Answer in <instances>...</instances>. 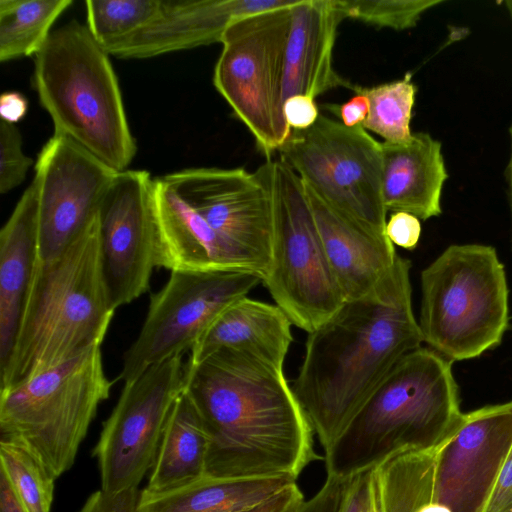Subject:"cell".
Instances as JSON below:
<instances>
[{
  "label": "cell",
  "instance_id": "obj_1",
  "mask_svg": "<svg viewBox=\"0 0 512 512\" xmlns=\"http://www.w3.org/2000/svg\"><path fill=\"white\" fill-rule=\"evenodd\" d=\"M184 392L208 433L207 476L296 481L319 459L314 431L283 368L222 349L185 364Z\"/></svg>",
  "mask_w": 512,
  "mask_h": 512
},
{
  "label": "cell",
  "instance_id": "obj_2",
  "mask_svg": "<svg viewBox=\"0 0 512 512\" xmlns=\"http://www.w3.org/2000/svg\"><path fill=\"white\" fill-rule=\"evenodd\" d=\"M411 262L397 255L367 295L308 333L292 390L326 451L368 397L423 338L412 309Z\"/></svg>",
  "mask_w": 512,
  "mask_h": 512
},
{
  "label": "cell",
  "instance_id": "obj_3",
  "mask_svg": "<svg viewBox=\"0 0 512 512\" xmlns=\"http://www.w3.org/2000/svg\"><path fill=\"white\" fill-rule=\"evenodd\" d=\"M105 280L99 215L58 256L37 257L0 390L101 345L115 313Z\"/></svg>",
  "mask_w": 512,
  "mask_h": 512
},
{
  "label": "cell",
  "instance_id": "obj_4",
  "mask_svg": "<svg viewBox=\"0 0 512 512\" xmlns=\"http://www.w3.org/2000/svg\"><path fill=\"white\" fill-rule=\"evenodd\" d=\"M451 364L423 346L403 357L325 451L327 476L347 480L448 439L464 418Z\"/></svg>",
  "mask_w": 512,
  "mask_h": 512
},
{
  "label": "cell",
  "instance_id": "obj_5",
  "mask_svg": "<svg viewBox=\"0 0 512 512\" xmlns=\"http://www.w3.org/2000/svg\"><path fill=\"white\" fill-rule=\"evenodd\" d=\"M512 447V401L464 414L439 446L375 467L382 512H484Z\"/></svg>",
  "mask_w": 512,
  "mask_h": 512
},
{
  "label": "cell",
  "instance_id": "obj_6",
  "mask_svg": "<svg viewBox=\"0 0 512 512\" xmlns=\"http://www.w3.org/2000/svg\"><path fill=\"white\" fill-rule=\"evenodd\" d=\"M109 56L86 25L71 20L34 56L32 83L54 134L122 172L137 146Z\"/></svg>",
  "mask_w": 512,
  "mask_h": 512
},
{
  "label": "cell",
  "instance_id": "obj_7",
  "mask_svg": "<svg viewBox=\"0 0 512 512\" xmlns=\"http://www.w3.org/2000/svg\"><path fill=\"white\" fill-rule=\"evenodd\" d=\"M423 342L461 361L497 346L508 325V286L496 250L451 245L421 273Z\"/></svg>",
  "mask_w": 512,
  "mask_h": 512
},
{
  "label": "cell",
  "instance_id": "obj_8",
  "mask_svg": "<svg viewBox=\"0 0 512 512\" xmlns=\"http://www.w3.org/2000/svg\"><path fill=\"white\" fill-rule=\"evenodd\" d=\"M101 345L21 384L0 390L1 439L23 443L57 479L78 450L110 395Z\"/></svg>",
  "mask_w": 512,
  "mask_h": 512
},
{
  "label": "cell",
  "instance_id": "obj_9",
  "mask_svg": "<svg viewBox=\"0 0 512 512\" xmlns=\"http://www.w3.org/2000/svg\"><path fill=\"white\" fill-rule=\"evenodd\" d=\"M273 213L271 263L262 282L292 325L310 333L345 302L298 175L280 158L256 170Z\"/></svg>",
  "mask_w": 512,
  "mask_h": 512
},
{
  "label": "cell",
  "instance_id": "obj_10",
  "mask_svg": "<svg viewBox=\"0 0 512 512\" xmlns=\"http://www.w3.org/2000/svg\"><path fill=\"white\" fill-rule=\"evenodd\" d=\"M244 16L225 30L213 84L270 159L290 136L284 112V61L292 7Z\"/></svg>",
  "mask_w": 512,
  "mask_h": 512
},
{
  "label": "cell",
  "instance_id": "obj_11",
  "mask_svg": "<svg viewBox=\"0 0 512 512\" xmlns=\"http://www.w3.org/2000/svg\"><path fill=\"white\" fill-rule=\"evenodd\" d=\"M278 154L318 198L368 231L386 236L381 142L362 125L347 127L320 114L308 129L291 130Z\"/></svg>",
  "mask_w": 512,
  "mask_h": 512
},
{
  "label": "cell",
  "instance_id": "obj_12",
  "mask_svg": "<svg viewBox=\"0 0 512 512\" xmlns=\"http://www.w3.org/2000/svg\"><path fill=\"white\" fill-rule=\"evenodd\" d=\"M184 386L182 355L152 365L135 380L124 383L92 451L101 490L119 493L138 489L154 465L168 418Z\"/></svg>",
  "mask_w": 512,
  "mask_h": 512
},
{
  "label": "cell",
  "instance_id": "obj_13",
  "mask_svg": "<svg viewBox=\"0 0 512 512\" xmlns=\"http://www.w3.org/2000/svg\"><path fill=\"white\" fill-rule=\"evenodd\" d=\"M262 282L247 271L171 272L151 295L142 328L124 353L119 378L131 382L147 368L190 351L216 316Z\"/></svg>",
  "mask_w": 512,
  "mask_h": 512
},
{
  "label": "cell",
  "instance_id": "obj_14",
  "mask_svg": "<svg viewBox=\"0 0 512 512\" xmlns=\"http://www.w3.org/2000/svg\"><path fill=\"white\" fill-rule=\"evenodd\" d=\"M161 179L264 279L271 263L273 213L269 191L256 171L189 168Z\"/></svg>",
  "mask_w": 512,
  "mask_h": 512
},
{
  "label": "cell",
  "instance_id": "obj_15",
  "mask_svg": "<svg viewBox=\"0 0 512 512\" xmlns=\"http://www.w3.org/2000/svg\"><path fill=\"white\" fill-rule=\"evenodd\" d=\"M118 172L53 134L38 154V259L58 256L99 215Z\"/></svg>",
  "mask_w": 512,
  "mask_h": 512
},
{
  "label": "cell",
  "instance_id": "obj_16",
  "mask_svg": "<svg viewBox=\"0 0 512 512\" xmlns=\"http://www.w3.org/2000/svg\"><path fill=\"white\" fill-rule=\"evenodd\" d=\"M156 178L144 170L118 172L99 212L105 280L115 309L150 285L155 262Z\"/></svg>",
  "mask_w": 512,
  "mask_h": 512
},
{
  "label": "cell",
  "instance_id": "obj_17",
  "mask_svg": "<svg viewBox=\"0 0 512 512\" xmlns=\"http://www.w3.org/2000/svg\"><path fill=\"white\" fill-rule=\"evenodd\" d=\"M297 0H161L153 21L104 49L121 59H144L221 42L228 26L247 15Z\"/></svg>",
  "mask_w": 512,
  "mask_h": 512
},
{
  "label": "cell",
  "instance_id": "obj_18",
  "mask_svg": "<svg viewBox=\"0 0 512 512\" xmlns=\"http://www.w3.org/2000/svg\"><path fill=\"white\" fill-rule=\"evenodd\" d=\"M155 262L171 272L255 273L248 258L161 178H156Z\"/></svg>",
  "mask_w": 512,
  "mask_h": 512
},
{
  "label": "cell",
  "instance_id": "obj_19",
  "mask_svg": "<svg viewBox=\"0 0 512 512\" xmlns=\"http://www.w3.org/2000/svg\"><path fill=\"white\" fill-rule=\"evenodd\" d=\"M345 19L335 0H299L292 7L284 61V100L293 95L316 99L328 90L354 84L333 66V50Z\"/></svg>",
  "mask_w": 512,
  "mask_h": 512
},
{
  "label": "cell",
  "instance_id": "obj_20",
  "mask_svg": "<svg viewBox=\"0 0 512 512\" xmlns=\"http://www.w3.org/2000/svg\"><path fill=\"white\" fill-rule=\"evenodd\" d=\"M305 190L330 268L345 301L367 295L393 268L398 255L394 245L387 236L368 231L306 187Z\"/></svg>",
  "mask_w": 512,
  "mask_h": 512
},
{
  "label": "cell",
  "instance_id": "obj_21",
  "mask_svg": "<svg viewBox=\"0 0 512 512\" xmlns=\"http://www.w3.org/2000/svg\"><path fill=\"white\" fill-rule=\"evenodd\" d=\"M382 199L385 209L420 220L441 214V194L448 173L441 143L428 133L404 142H381Z\"/></svg>",
  "mask_w": 512,
  "mask_h": 512
},
{
  "label": "cell",
  "instance_id": "obj_22",
  "mask_svg": "<svg viewBox=\"0 0 512 512\" xmlns=\"http://www.w3.org/2000/svg\"><path fill=\"white\" fill-rule=\"evenodd\" d=\"M291 321L276 305L247 296L221 311L190 350L196 365L222 349L247 352L283 368L293 341Z\"/></svg>",
  "mask_w": 512,
  "mask_h": 512
},
{
  "label": "cell",
  "instance_id": "obj_23",
  "mask_svg": "<svg viewBox=\"0 0 512 512\" xmlns=\"http://www.w3.org/2000/svg\"><path fill=\"white\" fill-rule=\"evenodd\" d=\"M38 257V184L33 178L0 231V368L9 359Z\"/></svg>",
  "mask_w": 512,
  "mask_h": 512
},
{
  "label": "cell",
  "instance_id": "obj_24",
  "mask_svg": "<svg viewBox=\"0 0 512 512\" xmlns=\"http://www.w3.org/2000/svg\"><path fill=\"white\" fill-rule=\"evenodd\" d=\"M295 482L285 478L235 479L204 475L162 493L143 489L138 512H246Z\"/></svg>",
  "mask_w": 512,
  "mask_h": 512
},
{
  "label": "cell",
  "instance_id": "obj_25",
  "mask_svg": "<svg viewBox=\"0 0 512 512\" xmlns=\"http://www.w3.org/2000/svg\"><path fill=\"white\" fill-rule=\"evenodd\" d=\"M209 437L204 421L189 395L176 400L144 490L170 491L206 473Z\"/></svg>",
  "mask_w": 512,
  "mask_h": 512
},
{
  "label": "cell",
  "instance_id": "obj_26",
  "mask_svg": "<svg viewBox=\"0 0 512 512\" xmlns=\"http://www.w3.org/2000/svg\"><path fill=\"white\" fill-rule=\"evenodd\" d=\"M71 0H0V61L35 56Z\"/></svg>",
  "mask_w": 512,
  "mask_h": 512
},
{
  "label": "cell",
  "instance_id": "obj_27",
  "mask_svg": "<svg viewBox=\"0 0 512 512\" xmlns=\"http://www.w3.org/2000/svg\"><path fill=\"white\" fill-rule=\"evenodd\" d=\"M411 74L402 79L372 87L354 85L355 94L369 100V113L362 123L365 130L381 136L386 142H404L411 138L410 122L417 88Z\"/></svg>",
  "mask_w": 512,
  "mask_h": 512
},
{
  "label": "cell",
  "instance_id": "obj_28",
  "mask_svg": "<svg viewBox=\"0 0 512 512\" xmlns=\"http://www.w3.org/2000/svg\"><path fill=\"white\" fill-rule=\"evenodd\" d=\"M0 463V472L25 512H51L56 478L31 449L21 442L1 439Z\"/></svg>",
  "mask_w": 512,
  "mask_h": 512
},
{
  "label": "cell",
  "instance_id": "obj_29",
  "mask_svg": "<svg viewBox=\"0 0 512 512\" xmlns=\"http://www.w3.org/2000/svg\"><path fill=\"white\" fill-rule=\"evenodd\" d=\"M160 6L161 0H87L86 26L106 49L148 25Z\"/></svg>",
  "mask_w": 512,
  "mask_h": 512
},
{
  "label": "cell",
  "instance_id": "obj_30",
  "mask_svg": "<svg viewBox=\"0 0 512 512\" xmlns=\"http://www.w3.org/2000/svg\"><path fill=\"white\" fill-rule=\"evenodd\" d=\"M346 18L394 30L414 27L423 13L442 0H335Z\"/></svg>",
  "mask_w": 512,
  "mask_h": 512
},
{
  "label": "cell",
  "instance_id": "obj_31",
  "mask_svg": "<svg viewBox=\"0 0 512 512\" xmlns=\"http://www.w3.org/2000/svg\"><path fill=\"white\" fill-rule=\"evenodd\" d=\"M33 160L22 150V137L15 124L0 121V192L7 193L25 179Z\"/></svg>",
  "mask_w": 512,
  "mask_h": 512
},
{
  "label": "cell",
  "instance_id": "obj_32",
  "mask_svg": "<svg viewBox=\"0 0 512 512\" xmlns=\"http://www.w3.org/2000/svg\"><path fill=\"white\" fill-rule=\"evenodd\" d=\"M341 512H382L375 468L349 479Z\"/></svg>",
  "mask_w": 512,
  "mask_h": 512
},
{
  "label": "cell",
  "instance_id": "obj_33",
  "mask_svg": "<svg viewBox=\"0 0 512 512\" xmlns=\"http://www.w3.org/2000/svg\"><path fill=\"white\" fill-rule=\"evenodd\" d=\"M139 495L138 489L119 493H107L100 489L86 499L78 512H138Z\"/></svg>",
  "mask_w": 512,
  "mask_h": 512
},
{
  "label": "cell",
  "instance_id": "obj_34",
  "mask_svg": "<svg viewBox=\"0 0 512 512\" xmlns=\"http://www.w3.org/2000/svg\"><path fill=\"white\" fill-rule=\"evenodd\" d=\"M348 480L327 476L325 483L298 512H341Z\"/></svg>",
  "mask_w": 512,
  "mask_h": 512
},
{
  "label": "cell",
  "instance_id": "obj_35",
  "mask_svg": "<svg viewBox=\"0 0 512 512\" xmlns=\"http://www.w3.org/2000/svg\"><path fill=\"white\" fill-rule=\"evenodd\" d=\"M385 234L393 245L413 250L421 236L420 219L407 212H392L386 222Z\"/></svg>",
  "mask_w": 512,
  "mask_h": 512
},
{
  "label": "cell",
  "instance_id": "obj_36",
  "mask_svg": "<svg viewBox=\"0 0 512 512\" xmlns=\"http://www.w3.org/2000/svg\"><path fill=\"white\" fill-rule=\"evenodd\" d=\"M283 112L291 130H305L319 118L315 99L308 95H293L284 100Z\"/></svg>",
  "mask_w": 512,
  "mask_h": 512
},
{
  "label": "cell",
  "instance_id": "obj_37",
  "mask_svg": "<svg viewBox=\"0 0 512 512\" xmlns=\"http://www.w3.org/2000/svg\"><path fill=\"white\" fill-rule=\"evenodd\" d=\"M512 504V447L484 512H502Z\"/></svg>",
  "mask_w": 512,
  "mask_h": 512
},
{
  "label": "cell",
  "instance_id": "obj_38",
  "mask_svg": "<svg viewBox=\"0 0 512 512\" xmlns=\"http://www.w3.org/2000/svg\"><path fill=\"white\" fill-rule=\"evenodd\" d=\"M304 501V495L295 482L246 512H298Z\"/></svg>",
  "mask_w": 512,
  "mask_h": 512
},
{
  "label": "cell",
  "instance_id": "obj_39",
  "mask_svg": "<svg viewBox=\"0 0 512 512\" xmlns=\"http://www.w3.org/2000/svg\"><path fill=\"white\" fill-rule=\"evenodd\" d=\"M338 112L345 126L362 125L369 113V100L365 95L355 94L350 100L338 106Z\"/></svg>",
  "mask_w": 512,
  "mask_h": 512
},
{
  "label": "cell",
  "instance_id": "obj_40",
  "mask_svg": "<svg viewBox=\"0 0 512 512\" xmlns=\"http://www.w3.org/2000/svg\"><path fill=\"white\" fill-rule=\"evenodd\" d=\"M27 110L28 101L23 94L15 91H9L1 95V120L16 124L25 117Z\"/></svg>",
  "mask_w": 512,
  "mask_h": 512
},
{
  "label": "cell",
  "instance_id": "obj_41",
  "mask_svg": "<svg viewBox=\"0 0 512 512\" xmlns=\"http://www.w3.org/2000/svg\"><path fill=\"white\" fill-rule=\"evenodd\" d=\"M0 512H25L7 478L0 472Z\"/></svg>",
  "mask_w": 512,
  "mask_h": 512
},
{
  "label": "cell",
  "instance_id": "obj_42",
  "mask_svg": "<svg viewBox=\"0 0 512 512\" xmlns=\"http://www.w3.org/2000/svg\"><path fill=\"white\" fill-rule=\"evenodd\" d=\"M510 157H509V161H508V165H507V169H506V181H507V187H508V197H509V203H510V208H511V212H512V126L510 127Z\"/></svg>",
  "mask_w": 512,
  "mask_h": 512
},
{
  "label": "cell",
  "instance_id": "obj_43",
  "mask_svg": "<svg viewBox=\"0 0 512 512\" xmlns=\"http://www.w3.org/2000/svg\"><path fill=\"white\" fill-rule=\"evenodd\" d=\"M502 512H512V504L507 507L505 510H503Z\"/></svg>",
  "mask_w": 512,
  "mask_h": 512
}]
</instances>
